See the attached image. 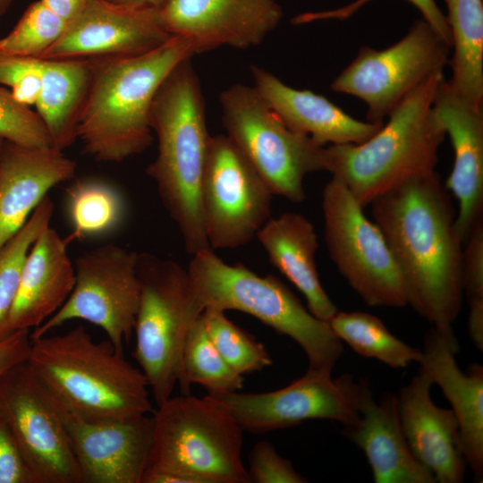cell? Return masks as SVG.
I'll use <instances>...</instances> for the list:
<instances>
[{"label": "cell", "mask_w": 483, "mask_h": 483, "mask_svg": "<svg viewBox=\"0 0 483 483\" xmlns=\"http://www.w3.org/2000/svg\"><path fill=\"white\" fill-rule=\"evenodd\" d=\"M307 370L281 389L264 393L208 394L224 406L242 430L266 433L293 427L308 419H329L343 427L359 419L360 381L352 375Z\"/></svg>", "instance_id": "14"}, {"label": "cell", "mask_w": 483, "mask_h": 483, "mask_svg": "<svg viewBox=\"0 0 483 483\" xmlns=\"http://www.w3.org/2000/svg\"><path fill=\"white\" fill-rule=\"evenodd\" d=\"M462 281L471 315H483V220L478 222L464 242Z\"/></svg>", "instance_id": "39"}, {"label": "cell", "mask_w": 483, "mask_h": 483, "mask_svg": "<svg viewBox=\"0 0 483 483\" xmlns=\"http://www.w3.org/2000/svg\"><path fill=\"white\" fill-rule=\"evenodd\" d=\"M360 381L359 419L343 435L360 448L376 483H436L432 473L413 455L398 411L397 395L386 394L378 403L369 383Z\"/></svg>", "instance_id": "22"}, {"label": "cell", "mask_w": 483, "mask_h": 483, "mask_svg": "<svg viewBox=\"0 0 483 483\" xmlns=\"http://www.w3.org/2000/svg\"><path fill=\"white\" fill-rule=\"evenodd\" d=\"M172 36L158 6L87 0L59 39L38 58L72 59L130 56L148 52Z\"/></svg>", "instance_id": "16"}, {"label": "cell", "mask_w": 483, "mask_h": 483, "mask_svg": "<svg viewBox=\"0 0 483 483\" xmlns=\"http://www.w3.org/2000/svg\"><path fill=\"white\" fill-rule=\"evenodd\" d=\"M158 9L166 31L186 39L194 55L256 47L284 14L275 0H165Z\"/></svg>", "instance_id": "17"}, {"label": "cell", "mask_w": 483, "mask_h": 483, "mask_svg": "<svg viewBox=\"0 0 483 483\" xmlns=\"http://www.w3.org/2000/svg\"><path fill=\"white\" fill-rule=\"evenodd\" d=\"M370 205L401 273L407 306L457 353L453 325L462 304V242L448 190L435 170L403 182Z\"/></svg>", "instance_id": "1"}, {"label": "cell", "mask_w": 483, "mask_h": 483, "mask_svg": "<svg viewBox=\"0 0 483 483\" xmlns=\"http://www.w3.org/2000/svg\"><path fill=\"white\" fill-rule=\"evenodd\" d=\"M372 0H354L336 9L305 12L293 16V25L309 24L320 21H344L352 17ZM415 6L425 20L444 39L452 46V33L442 10L435 0H406Z\"/></svg>", "instance_id": "36"}, {"label": "cell", "mask_w": 483, "mask_h": 483, "mask_svg": "<svg viewBox=\"0 0 483 483\" xmlns=\"http://www.w3.org/2000/svg\"><path fill=\"white\" fill-rule=\"evenodd\" d=\"M220 104L226 135L272 193L303 201L305 176L326 171V147L289 128L253 86L232 85Z\"/></svg>", "instance_id": "9"}, {"label": "cell", "mask_w": 483, "mask_h": 483, "mask_svg": "<svg viewBox=\"0 0 483 483\" xmlns=\"http://www.w3.org/2000/svg\"><path fill=\"white\" fill-rule=\"evenodd\" d=\"M201 318L216 350L238 374L260 371L273 364L265 346L228 319L225 311L205 309Z\"/></svg>", "instance_id": "33"}, {"label": "cell", "mask_w": 483, "mask_h": 483, "mask_svg": "<svg viewBox=\"0 0 483 483\" xmlns=\"http://www.w3.org/2000/svg\"><path fill=\"white\" fill-rule=\"evenodd\" d=\"M114 3L130 4H150L159 6L164 0H109Z\"/></svg>", "instance_id": "43"}, {"label": "cell", "mask_w": 483, "mask_h": 483, "mask_svg": "<svg viewBox=\"0 0 483 483\" xmlns=\"http://www.w3.org/2000/svg\"><path fill=\"white\" fill-rule=\"evenodd\" d=\"M443 72L409 93L366 141L326 147V171L339 178L363 208L403 182L436 170L446 136L433 106Z\"/></svg>", "instance_id": "5"}, {"label": "cell", "mask_w": 483, "mask_h": 483, "mask_svg": "<svg viewBox=\"0 0 483 483\" xmlns=\"http://www.w3.org/2000/svg\"><path fill=\"white\" fill-rule=\"evenodd\" d=\"M53 212V201L47 196L20 231L0 249V341L8 337L7 323L26 257L36 239L50 226Z\"/></svg>", "instance_id": "32"}, {"label": "cell", "mask_w": 483, "mask_h": 483, "mask_svg": "<svg viewBox=\"0 0 483 483\" xmlns=\"http://www.w3.org/2000/svg\"><path fill=\"white\" fill-rule=\"evenodd\" d=\"M248 478L254 483H305L292 462L281 456L274 445L267 441L257 442L250 453Z\"/></svg>", "instance_id": "38"}, {"label": "cell", "mask_w": 483, "mask_h": 483, "mask_svg": "<svg viewBox=\"0 0 483 483\" xmlns=\"http://www.w3.org/2000/svg\"><path fill=\"white\" fill-rule=\"evenodd\" d=\"M72 233L70 240L104 235L115 230L125 216L120 191L99 180H78L66 190Z\"/></svg>", "instance_id": "30"}, {"label": "cell", "mask_w": 483, "mask_h": 483, "mask_svg": "<svg viewBox=\"0 0 483 483\" xmlns=\"http://www.w3.org/2000/svg\"><path fill=\"white\" fill-rule=\"evenodd\" d=\"M433 383L419 368L397 394L398 411L408 445L415 458L438 483L464 481L467 462L461 448L459 425L451 409L431 399Z\"/></svg>", "instance_id": "20"}, {"label": "cell", "mask_w": 483, "mask_h": 483, "mask_svg": "<svg viewBox=\"0 0 483 483\" xmlns=\"http://www.w3.org/2000/svg\"><path fill=\"white\" fill-rule=\"evenodd\" d=\"M147 468L190 483H248L242 460V429L229 411L206 395L170 397L152 416Z\"/></svg>", "instance_id": "7"}, {"label": "cell", "mask_w": 483, "mask_h": 483, "mask_svg": "<svg viewBox=\"0 0 483 483\" xmlns=\"http://www.w3.org/2000/svg\"><path fill=\"white\" fill-rule=\"evenodd\" d=\"M455 352L432 326L425 335L420 368L436 384L451 404L458 425L461 448L477 482L483 479V366L474 363L467 372Z\"/></svg>", "instance_id": "25"}, {"label": "cell", "mask_w": 483, "mask_h": 483, "mask_svg": "<svg viewBox=\"0 0 483 483\" xmlns=\"http://www.w3.org/2000/svg\"><path fill=\"white\" fill-rule=\"evenodd\" d=\"M273 193L227 135L210 138L200 188L209 246L236 249L270 218Z\"/></svg>", "instance_id": "13"}, {"label": "cell", "mask_w": 483, "mask_h": 483, "mask_svg": "<svg viewBox=\"0 0 483 483\" xmlns=\"http://www.w3.org/2000/svg\"><path fill=\"white\" fill-rule=\"evenodd\" d=\"M30 330L15 332L0 341V376L13 366L26 361L30 352Z\"/></svg>", "instance_id": "41"}, {"label": "cell", "mask_w": 483, "mask_h": 483, "mask_svg": "<svg viewBox=\"0 0 483 483\" xmlns=\"http://www.w3.org/2000/svg\"><path fill=\"white\" fill-rule=\"evenodd\" d=\"M28 362L47 392L86 420L129 419L152 411L148 380L109 341L82 326L30 339Z\"/></svg>", "instance_id": "4"}, {"label": "cell", "mask_w": 483, "mask_h": 483, "mask_svg": "<svg viewBox=\"0 0 483 483\" xmlns=\"http://www.w3.org/2000/svg\"><path fill=\"white\" fill-rule=\"evenodd\" d=\"M54 13L66 22L74 18L84 6L87 0H41Z\"/></svg>", "instance_id": "42"}, {"label": "cell", "mask_w": 483, "mask_h": 483, "mask_svg": "<svg viewBox=\"0 0 483 483\" xmlns=\"http://www.w3.org/2000/svg\"><path fill=\"white\" fill-rule=\"evenodd\" d=\"M433 106L454 152L445 186L458 203L455 227L463 243L474 225L483 220V107L453 90L445 78Z\"/></svg>", "instance_id": "19"}, {"label": "cell", "mask_w": 483, "mask_h": 483, "mask_svg": "<svg viewBox=\"0 0 483 483\" xmlns=\"http://www.w3.org/2000/svg\"><path fill=\"white\" fill-rule=\"evenodd\" d=\"M250 72L253 87L284 123L318 146L360 144L384 124L357 120L324 96L290 87L257 65Z\"/></svg>", "instance_id": "23"}, {"label": "cell", "mask_w": 483, "mask_h": 483, "mask_svg": "<svg viewBox=\"0 0 483 483\" xmlns=\"http://www.w3.org/2000/svg\"><path fill=\"white\" fill-rule=\"evenodd\" d=\"M67 240L50 226L32 244L23 264L7 336L41 326L66 301L75 283Z\"/></svg>", "instance_id": "24"}, {"label": "cell", "mask_w": 483, "mask_h": 483, "mask_svg": "<svg viewBox=\"0 0 483 483\" xmlns=\"http://www.w3.org/2000/svg\"><path fill=\"white\" fill-rule=\"evenodd\" d=\"M4 141L5 140L0 137V163H1V158H2Z\"/></svg>", "instance_id": "45"}, {"label": "cell", "mask_w": 483, "mask_h": 483, "mask_svg": "<svg viewBox=\"0 0 483 483\" xmlns=\"http://www.w3.org/2000/svg\"><path fill=\"white\" fill-rule=\"evenodd\" d=\"M0 137L25 147L53 146L38 113L18 102L11 91L3 87H0Z\"/></svg>", "instance_id": "35"}, {"label": "cell", "mask_w": 483, "mask_h": 483, "mask_svg": "<svg viewBox=\"0 0 483 483\" xmlns=\"http://www.w3.org/2000/svg\"><path fill=\"white\" fill-rule=\"evenodd\" d=\"M165 1V0H164Z\"/></svg>", "instance_id": "46"}, {"label": "cell", "mask_w": 483, "mask_h": 483, "mask_svg": "<svg viewBox=\"0 0 483 483\" xmlns=\"http://www.w3.org/2000/svg\"><path fill=\"white\" fill-rule=\"evenodd\" d=\"M0 84L20 103L35 106L40 92L39 59L0 53Z\"/></svg>", "instance_id": "37"}, {"label": "cell", "mask_w": 483, "mask_h": 483, "mask_svg": "<svg viewBox=\"0 0 483 483\" xmlns=\"http://www.w3.org/2000/svg\"><path fill=\"white\" fill-rule=\"evenodd\" d=\"M0 483H38L11 428L1 413Z\"/></svg>", "instance_id": "40"}, {"label": "cell", "mask_w": 483, "mask_h": 483, "mask_svg": "<svg viewBox=\"0 0 483 483\" xmlns=\"http://www.w3.org/2000/svg\"><path fill=\"white\" fill-rule=\"evenodd\" d=\"M256 237L271 264L303 294L308 309L318 318L329 321L338 309L319 280L318 236L309 219L294 212L283 213L270 217Z\"/></svg>", "instance_id": "26"}, {"label": "cell", "mask_w": 483, "mask_h": 483, "mask_svg": "<svg viewBox=\"0 0 483 483\" xmlns=\"http://www.w3.org/2000/svg\"><path fill=\"white\" fill-rule=\"evenodd\" d=\"M0 413L38 483H81L57 405L28 360L0 376Z\"/></svg>", "instance_id": "15"}, {"label": "cell", "mask_w": 483, "mask_h": 483, "mask_svg": "<svg viewBox=\"0 0 483 483\" xmlns=\"http://www.w3.org/2000/svg\"><path fill=\"white\" fill-rule=\"evenodd\" d=\"M13 0H0V17L5 13Z\"/></svg>", "instance_id": "44"}, {"label": "cell", "mask_w": 483, "mask_h": 483, "mask_svg": "<svg viewBox=\"0 0 483 483\" xmlns=\"http://www.w3.org/2000/svg\"><path fill=\"white\" fill-rule=\"evenodd\" d=\"M346 185L332 176L322 193L325 241L330 258L369 306H407L403 281L386 239Z\"/></svg>", "instance_id": "10"}, {"label": "cell", "mask_w": 483, "mask_h": 483, "mask_svg": "<svg viewBox=\"0 0 483 483\" xmlns=\"http://www.w3.org/2000/svg\"><path fill=\"white\" fill-rule=\"evenodd\" d=\"M452 33L451 88L483 107V0H445Z\"/></svg>", "instance_id": "28"}, {"label": "cell", "mask_w": 483, "mask_h": 483, "mask_svg": "<svg viewBox=\"0 0 483 483\" xmlns=\"http://www.w3.org/2000/svg\"><path fill=\"white\" fill-rule=\"evenodd\" d=\"M67 22L41 0L31 3L13 29L0 38V53L38 58L64 33Z\"/></svg>", "instance_id": "34"}, {"label": "cell", "mask_w": 483, "mask_h": 483, "mask_svg": "<svg viewBox=\"0 0 483 483\" xmlns=\"http://www.w3.org/2000/svg\"><path fill=\"white\" fill-rule=\"evenodd\" d=\"M150 126L157 138V156L146 174L156 183L186 251L193 255L211 249L200 206L211 136L204 97L191 58L180 63L160 86L151 109Z\"/></svg>", "instance_id": "3"}, {"label": "cell", "mask_w": 483, "mask_h": 483, "mask_svg": "<svg viewBox=\"0 0 483 483\" xmlns=\"http://www.w3.org/2000/svg\"><path fill=\"white\" fill-rule=\"evenodd\" d=\"M188 274L203 309L242 311L304 351L309 371L329 373L343 352L328 321L315 317L278 278L260 276L242 264L229 265L213 250L191 255Z\"/></svg>", "instance_id": "6"}, {"label": "cell", "mask_w": 483, "mask_h": 483, "mask_svg": "<svg viewBox=\"0 0 483 483\" xmlns=\"http://www.w3.org/2000/svg\"><path fill=\"white\" fill-rule=\"evenodd\" d=\"M137 272L140 299L131 355L158 406L172 396L180 377L184 343L204 309L187 269L175 261L139 253Z\"/></svg>", "instance_id": "8"}, {"label": "cell", "mask_w": 483, "mask_h": 483, "mask_svg": "<svg viewBox=\"0 0 483 483\" xmlns=\"http://www.w3.org/2000/svg\"><path fill=\"white\" fill-rule=\"evenodd\" d=\"M243 382V376L235 372L216 350L200 315L191 328L182 350L177 383L182 394H191V384L201 385L208 394H225L241 390Z\"/></svg>", "instance_id": "31"}, {"label": "cell", "mask_w": 483, "mask_h": 483, "mask_svg": "<svg viewBox=\"0 0 483 483\" xmlns=\"http://www.w3.org/2000/svg\"><path fill=\"white\" fill-rule=\"evenodd\" d=\"M54 400L64 424L81 483H141L152 443V417L86 420Z\"/></svg>", "instance_id": "18"}, {"label": "cell", "mask_w": 483, "mask_h": 483, "mask_svg": "<svg viewBox=\"0 0 483 483\" xmlns=\"http://www.w3.org/2000/svg\"><path fill=\"white\" fill-rule=\"evenodd\" d=\"M193 55L186 39L172 36L143 54L91 58V80L77 124L84 151L99 162L120 163L148 148L156 95L170 72Z\"/></svg>", "instance_id": "2"}, {"label": "cell", "mask_w": 483, "mask_h": 483, "mask_svg": "<svg viewBox=\"0 0 483 483\" xmlns=\"http://www.w3.org/2000/svg\"><path fill=\"white\" fill-rule=\"evenodd\" d=\"M138 254L111 243L78 257L71 294L53 316L30 331V339L80 319L100 327L114 347L123 352V343L133 335L140 299Z\"/></svg>", "instance_id": "12"}, {"label": "cell", "mask_w": 483, "mask_h": 483, "mask_svg": "<svg viewBox=\"0 0 483 483\" xmlns=\"http://www.w3.org/2000/svg\"><path fill=\"white\" fill-rule=\"evenodd\" d=\"M328 323L336 336L356 353L380 360L392 369H403L420 360V349L397 338L373 314L337 311Z\"/></svg>", "instance_id": "29"}, {"label": "cell", "mask_w": 483, "mask_h": 483, "mask_svg": "<svg viewBox=\"0 0 483 483\" xmlns=\"http://www.w3.org/2000/svg\"><path fill=\"white\" fill-rule=\"evenodd\" d=\"M452 46L425 20H416L395 44L381 50L368 46L332 81L331 89L361 99L367 121L385 118L414 89L444 71Z\"/></svg>", "instance_id": "11"}, {"label": "cell", "mask_w": 483, "mask_h": 483, "mask_svg": "<svg viewBox=\"0 0 483 483\" xmlns=\"http://www.w3.org/2000/svg\"><path fill=\"white\" fill-rule=\"evenodd\" d=\"M38 59L41 87L35 106L52 145L64 150L77 140V124L90 83L93 60Z\"/></svg>", "instance_id": "27"}, {"label": "cell", "mask_w": 483, "mask_h": 483, "mask_svg": "<svg viewBox=\"0 0 483 483\" xmlns=\"http://www.w3.org/2000/svg\"><path fill=\"white\" fill-rule=\"evenodd\" d=\"M76 163L54 146L4 141L0 163V249L26 224L56 185L71 180Z\"/></svg>", "instance_id": "21"}]
</instances>
